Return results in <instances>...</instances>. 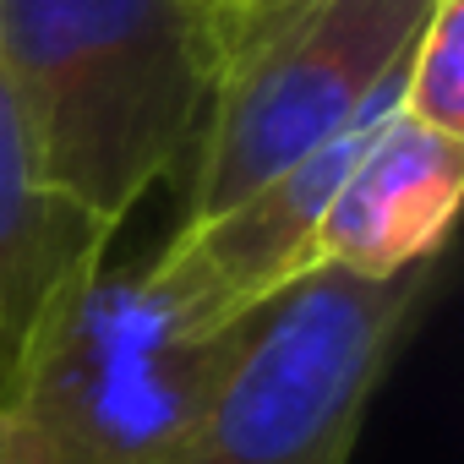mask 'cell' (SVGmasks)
<instances>
[{
  "instance_id": "obj_1",
  "label": "cell",
  "mask_w": 464,
  "mask_h": 464,
  "mask_svg": "<svg viewBox=\"0 0 464 464\" xmlns=\"http://www.w3.org/2000/svg\"><path fill=\"white\" fill-rule=\"evenodd\" d=\"M0 72L50 186L121 229L202 137L224 77L218 0H0Z\"/></svg>"
},
{
  "instance_id": "obj_2",
  "label": "cell",
  "mask_w": 464,
  "mask_h": 464,
  "mask_svg": "<svg viewBox=\"0 0 464 464\" xmlns=\"http://www.w3.org/2000/svg\"><path fill=\"white\" fill-rule=\"evenodd\" d=\"M236 328L191 323L148 263L93 257L39 317L12 404L50 464H169L218 393Z\"/></svg>"
},
{
  "instance_id": "obj_3",
  "label": "cell",
  "mask_w": 464,
  "mask_h": 464,
  "mask_svg": "<svg viewBox=\"0 0 464 464\" xmlns=\"http://www.w3.org/2000/svg\"><path fill=\"white\" fill-rule=\"evenodd\" d=\"M431 295V268H312L246 317L218 393L169 464H350L366 410Z\"/></svg>"
},
{
  "instance_id": "obj_4",
  "label": "cell",
  "mask_w": 464,
  "mask_h": 464,
  "mask_svg": "<svg viewBox=\"0 0 464 464\" xmlns=\"http://www.w3.org/2000/svg\"><path fill=\"white\" fill-rule=\"evenodd\" d=\"M426 12L431 0H312L229 61L186 159L180 224L236 208L393 99Z\"/></svg>"
},
{
  "instance_id": "obj_5",
  "label": "cell",
  "mask_w": 464,
  "mask_h": 464,
  "mask_svg": "<svg viewBox=\"0 0 464 464\" xmlns=\"http://www.w3.org/2000/svg\"><path fill=\"white\" fill-rule=\"evenodd\" d=\"M399 110V93L382 99L372 115H361L350 131L290 164L285 175L263 180L252 197L197 224H175V236L148 257V274L159 290L202 328H236L257 306H268L279 290H290L301 274L317 268V224L350 175L366 137Z\"/></svg>"
},
{
  "instance_id": "obj_6",
  "label": "cell",
  "mask_w": 464,
  "mask_h": 464,
  "mask_svg": "<svg viewBox=\"0 0 464 464\" xmlns=\"http://www.w3.org/2000/svg\"><path fill=\"white\" fill-rule=\"evenodd\" d=\"M464 197V137H442L393 110L317 224V268L355 279H399L437 268Z\"/></svg>"
},
{
  "instance_id": "obj_7",
  "label": "cell",
  "mask_w": 464,
  "mask_h": 464,
  "mask_svg": "<svg viewBox=\"0 0 464 464\" xmlns=\"http://www.w3.org/2000/svg\"><path fill=\"white\" fill-rule=\"evenodd\" d=\"M115 246V229L72 208L39 159L28 115L0 72V399L55 295Z\"/></svg>"
},
{
  "instance_id": "obj_8",
  "label": "cell",
  "mask_w": 464,
  "mask_h": 464,
  "mask_svg": "<svg viewBox=\"0 0 464 464\" xmlns=\"http://www.w3.org/2000/svg\"><path fill=\"white\" fill-rule=\"evenodd\" d=\"M399 110L442 137H464V0H431L404 55Z\"/></svg>"
},
{
  "instance_id": "obj_9",
  "label": "cell",
  "mask_w": 464,
  "mask_h": 464,
  "mask_svg": "<svg viewBox=\"0 0 464 464\" xmlns=\"http://www.w3.org/2000/svg\"><path fill=\"white\" fill-rule=\"evenodd\" d=\"M301 6H312V0H218V17H224V72H229V61H241L246 50H257L268 34H279Z\"/></svg>"
},
{
  "instance_id": "obj_10",
  "label": "cell",
  "mask_w": 464,
  "mask_h": 464,
  "mask_svg": "<svg viewBox=\"0 0 464 464\" xmlns=\"http://www.w3.org/2000/svg\"><path fill=\"white\" fill-rule=\"evenodd\" d=\"M0 464H50L44 442H39L34 426L17 415L12 399H0Z\"/></svg>"
},
{
  "instance_id": "obj_11",
  "label": "cell",
  "mask_w": 464,
  "mask_h": 464,
  "mask_svg": "<svg viewBox=\"0 0 464 464\" xmlns=\"http://www.w3.org/2000/svg\"><path fill=\"white\" fill-rule=\"evenodd\" d=\"M218 23H224V17H218Z\"/></svg>"
}]
</instances>
